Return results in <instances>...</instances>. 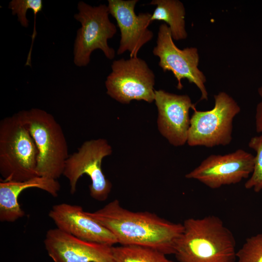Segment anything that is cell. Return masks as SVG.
<instances>
[{
	"label": "cell",
	"instance_id": "obj_16",
	"mask_svg": "<svg viewBox=\"0 0 262 262\" xmlns=\"http://www.w3.org/2000/svg\"><path fill=\"white\" fill-rule=\"evenodd\" d=\"M149 4L156 6L151 19L165 22L170 29L173 40L187 37L185 27V9L179 0H152Z\"/></svg>",
	"mask_w": 262,
	"mask_h": 262
},
{
	"label": "cell",
	"instance_id": "obj_1",
	"mask_svg": "<svg viewBox=\"0 0 262 262\" xmlns=\"http://www.w3.org/2000/svg\"><path fill=\"white\" fill-rule=\"evenodd\" d=\"M87 213L105 227L120 245H134L174 254L182 233V224L171 222L148 212H132L115 199L103 208Z\"/></svg>",
	"mask_w": 262,
	"mask_h": 262
},
{
	"label": "cell",
	"instance_id": "obj_17",
	"mask_svg": "<svg viewBox=\"0 0 262 262\" xmlns=\"http://www.w3.org/2000/svg\"><path fill=\"white\" fill-rule=\"evenodd\" d=\"M112 250L115 262H174L165 254L147 246L120 245L113 246Z\"/></svg>",
	"mask_w": 262,
	"mask_h": 262
},
{
	"label": "cell",
	"instance_id": "obj_9",
	"mask_svg": "<svg viewBox=\"0 0 262 262\" xmlns=\"http://www.w3.org/2000/svg\"><path fill=\"white\" fill-rule=\"evenodd\" d=\"M152 53L159 58V66L164 72H172L177 81V89L183 88L181 80L186 79L195 84L201 93L200 100H208L205 86L206 77L198 68L199 55L198 49L188 47L178 48L172 37L169 28L165 23L160 25L158 32L156 45Z\"/></svg>",
	"mask_w": 262,
	"mask_h": 262
},
{
	"label": "cell",
	"instance_id": "obj_6",
	"mask_svg": "<svg viewBox=\"0 0 262 262\" xmlns=\"http://www.w3.org/2000/svg\"><path fill=\"white\" fill-rule=\"evenodd\" d=\"M78 12L74 18L81 24L77 33L74 45V63L79 67L87 66L92 53L100 49L105 57L113 60L115 49L108 43L117 32L116 26L109 19L108 6H91L84 1L78 4Z\"/></svg>",
	"mask_w": 262,
	"mask_h": 262
},
{
	"label": "cell",
	"instance_id": "obj_18",
	"mask_svg": "<svg viewBox=\"0 0 262 262\" xmlns=\"http://www.w3.org/2000/svg\"><path fill=\"white\" fill-rule=\"evenodd\" d=\"M248 145L255 151L256 156L251 175L244 186L246 189H252L255 192L258 193L262 190V134L251 138Z\"/></svg>",
	"mask_w": 262,
	"mask_h": 262
},
{
	"label": "cell",
	"instance_id": "obj_20",
	"mask_svg": "<svg viewBox=\"0 0 262 262\" xmlns=\"http://www.w3.org/2000/svg\"><path fill=\"white\" fill-rule=\"evenodd\" d=\"M8 7L13 15L17 16L21 25L27 28L29 22L26 16L28 10L31 9L34 16H37L42 10L43 2L42 0H13L9 2Z\"/></svg>",
	"mask_w": 262,
	"mask_h": 262
},
{
	"label": "cell",
	"instance_id": "obj_19",
	"mask_svg": "<svg viewBox=\"0 0 262 262\" xmlns=\"http://www.w3.org/2000/svg\"><path fill=\"white\" fill-rule=\"evenodd\" d=\"M237 262H262V233L247 238L236 252Z\"/></svg>",
	"mask_w": 262,
	"mask_h": 262
},
{
	"label": "cell",
	"instance_id": "obj_4",
	"mask_svg": "<svg viewBox=\"0 0 262 262\" xmlns=\"http://www.w3.org/2000/svg\"><path fill=\"white\" fill-rule=\"evenodd\" d=\"M36 146V171L39 177L57 180L63 175L68 155L62 127L53 116L34 108L18 112Z\"/></svg>",
	"mask_w": 262,
	"mask_h": 262
},
{
	"label": "cell",
	"instance_id": "obj_10",
	"mask_svg": "<svg viewBox=\"0 0 262 262\" xmlns=\"http://www.w3.org/2000/svg\"><path fill=\"white\" fill-rule=\"evenodd\" d=\"M254 156L244 149L224 155L212 154L185 175V178L198 180L211 189L235 184L251 174Z\"/></svg>",
	"mask_w": 262,
	"mask_h": 262
},
{
	"label": "cell",
	"instance_id": "obj_8",
	"mask_svg": "<svg viewBox=\"0 0 262 262\" xmlns=\"http://www.w3.org/2000/svg\"><path fill=\"white\" fill-rule=\"evenodd\" d=\"M112 153V147L107 141L98 138L84 142L77 152L69 155L63 175L69 180L70 193L76 192L79 179L86 174L91 181V196L99 201L105 200L111 191L112 183L102 172L101 163L104 157Z\"/></svg>",
	"mask_w": 262,
	"mask_h": 262
},
{
	"label": "cell",
	"instance_id": "obj_5",
	"mask_svg": "<svg viewBox=\"0 0 262 262\" xmlns=\"http://www.w3.org/2000/svg\"><path fill=\"white\" fill-rule=\"evenodd\" d=\"M214 105L208 111L194 110L187 143L191 147L226 146L232 139L233 121L241 112L235 99L224 91L214 95Z\"/></svg>",
	"mask_w": 262,
	"mask_h": 262
},
{
	"label": "cell",
	"instance_id": "obj_21",
	"mask_svg": "<svg viewBox=\"0 0 262 262\" xmlns=\"http://www.w3.org/2000/svg\"><path fill=\"white\" fill-rule=\"evenodd\" d=\"M258 93L261 100L258 103L256 108L255 128L257 133H262V86L258 88Z\"/></svg>",
	"mask_w": 262,
	"mask_h": 262
},
{
	"label": "cell",
	"instance_id": "obj_14",
	"mask_svg": "<svg viewBox=\"0 0 262 262\" xmlns=\"http://www.w3.org/2000/svg\"><path fill=\"white\" fill-rule=\"evenodd\" d=\"M49 216L57 228L78 238L110 246L117 244L114 234L80 206L65 203L56 204L52 206Z\"/></svg>",
	"mask_w": 262,
	"mask_h": 262
},
{
	"label": "cell",
	"instance_id": "obj_15",
	"mask_svg": "<svg viewBox=\"0 0 262 262\" xmlns=\"http://www.w3.org/2000/svg\"><path fill=\"white\" fill-rule=\"evenodd\" d=\"M36 188L57 197L61 186L57 180L36 177L23 181L0 180V221L13 222L23 217L25 212L18 203L20 194L24 190Z\"/></svg>",
	"mask_w": 262,
	"mask_h": 262
},
{
	"label": "cell",
	"instance_id": "obj_11",
	"mask_svg": "<svg viewBox=\"0 0 262 262\" xmlns=\"http://www.w3.org/2000/svg\"><path fill=\"white\" fill-rule=\"evenodd\" d=\"M138 0H108L110 14L115 19L120 32L117 54L128 51L130 57H137L142 47L150 41L154 33L148 29L153 22L148 12L136 15L135 7Z\"/></svg>",
	"mask_w": 262,
	"mask_h": 262
},
{
	"label": "cell",
	"instance_id": "obj_2",
	"mask_svg": "<svg viewBox=\"0 0 262 262\" xmlns=\"http://www.w3.org/2000/svg\"><path fill=\"white\" fill-rule=\"evenodd\" d=\"M182 224L174 254L178 262H235V238L219 217L189 218Z\"/></svg>",
	"mask_w": 262,
	"mask_h": 262
},
{
	"label": "cell",
	"instance_id": "obj_7",
	"mask_svg": "<svg viewBox=\"0 0 262 262\" xmlns=\"http://www.w3.org/2000/svg\"><path fill=\"white\" fill-rule=\"evenodd\" d=\"M105 84L106 93L122 104L133 100H154L155 76L147 63L137 57L114 60Z\"/></svg>",
	"mask_w": 262,
	"mask_h": 262
},
{
	"label": "cell",
	"instance_id": "obj_3",
	"mask_svg": "<svg viewBox=\"0 0 262 262\" xmlns=\"http://www.w3.org/2000/svg\"><path fill=\"white\" fill-rule=\"evenodd\" d=\"M38 154L34 141L18 113L1 120L0 173L3 180L23 181L38 177Z\"/></svg>",
	"mask_w": 262,
	"mask_h": 262
},
{
	"label": "cell",
	"instance_id": "obj_13",
	"mask_svg": "<svg viewBox=\"0 0 262 262\" xmlns=\"http://www.w3.org/2000/svg\"><path fill=\"white\" fill-rule=\"evenodd\" d=\"M158 110L157 125L161 134L172 145L183 146L187 141L190 109H196L187 95H177L164 90H155Z\"/></svg>",
	"mask_w": 262,
	"mask_h": 262
},
{
	"label": "cell",
	"instance_id": "obj_12",
	"mask_svg": "<svg viewBox=\"0 0 262 262\" xmlns=\"http://www.w3.org/2000/svg\"><path fill=\"white\" fill-rule=\"evenodd\" d=\"M44 242L54 262H115L113 246L83 240L57 228L47 232Z\"/></svg>",
	"mask_w": 262,
	"mask_h": 262
}]
</instances>
